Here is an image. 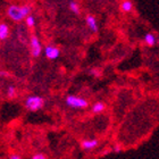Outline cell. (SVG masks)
<instances>
[{
	"instance_id": "obj_1",
	"label": "cell",
	"mask_w": 159,
	"mask_h": 159,
	"mask_svg": "<svg viewBox=\"0 0 159 159\" xmlns=\"http://www.w3.org/2000/svg\"><path fill=\"white\" fill-rule=\"evenodd\" d=\"M32 11V7L29 5L24 6H17V5H10L6 10L7 17L15 23H20L24 20Z\"/></svg>"
},
{
	"instance_id": "obj_2",
	"label": "cell",
	"mask_w": 159,
	"mask_h": 159,
	"mask_svg": "<svg viewBox=\"0 0 159 159\" xmlns=\"http://www.w3.org/2000/svg\"><path fill=\"white\" fill-rule=\"evenodd\" d=\"M46 106V99L38 94H31L27 96L26 99L24 100V107L25 109L32 113H37L39 110L43 109Z\"/></svg>"
},
{
	"instance_id": "obj_3",
	"label": "cell",
	"mask_w": 159,
	"mask_h": 159,
	"mask_svg": "<svg viewBox=\"0 0 159 159\" xmlns=\"http://www.w3.org/2000/svg\"><path fill=\"white\" fill-rule=\"evenodd\" d=\"M65 103L72 109H86L89 107V101L85 98L75 94H68L65 98Z\"/></svg>"
},
{
	"instance_id": "obj_4",
	"label": "cell",
	"mask_w": 159,
	"mask_h": 159,
	"mask_svg": "<svg viewBox=\"0 0 159 159\" xmlns=\"http://www.w3.org/2000/svg\"><path fill=\"white\" fill-rule=\"evenodd\" d=\"M30 49H31V53L34 58H38L40 57V55L42 53L43 47L42 43H41V40L39 39L38 35H32L30 39Z\"/></svg>"
},
{
	"instance_id": "obj_5",
	"label": "cell",
	"mask_w": 159,
	"mask_h": 159,
	"mask_svg": "<svg viewBox=\"0 0 159 159\" xmlns=\"http://www.w3.org/2000/svg\"><path fill=\"white\" fill-rule=\"evenodd\" d=\"M44 56L49 60L58 59L60 57V49L55 44H47L44 47Z\"/></svg>"
},
{
	"instance_id": "obj_6",
	"label": "cell",
	"mask_w": 159,
	"mask_h": 159,
	"mask_svg": "<svg viewBox=\"0 0 159 159\" xmlns=\"http://www.w3.org/2000/svg\"><path fill=\"white\" fill-rule=\"evenodd\" d=\"M85 23H86L88 29H89L91 32H93V33H97V32L99 31V24H98V20H97V18L93 16V15H86Z\"/></svg>"
},
{
	"instance_id": "obj_7",
	"label": "cell",
	"mask_w": 159,
	"mask_h": 159,
	"mask_svg": "<svg viewBox=\"0 0 159 159\" xmlns=\"http://www.w3.org/2000/svg\"><path fill=\"white\" fill-rule=\"evenodd\" d=\"M99 146V140L98 139H89V140H83L81 141V148L83 150H93Z\"/></svg>"
},
{
	"instance_id": "obj_8",
	"label": "cell",
	"mask_w": 159,
	"mask_h": 159,
	"mask_svg": "<svg viewBox=\"0 0 159 159\" xmlns=\"http://www.w3.org/2000/svg\"><path fill=\"white\" fill-rule=\"evenodd\" d=\"M10 35V27L5 22L0 23V41H6Z\"/></svg>"
},
{
	"instance_id": "obj_9",
	"label": "cell",
	"mask_w": 159,
	"mask_h": 159,
	"mask_svg": "<svg viewBox=\"0 0 159 159\" xmlns=\"http://www.w3.org/2000/svg\"><path fill=\"white\" fill-rule=\"evenodd\" d=\"M106 110V103L102 102V101H97L91 106V111L96 115H99V114L103 113Z\"/></svg>"
},
{
	"instance_id": "obj_10",
	"label": "cell",
	"mask_w": 159,
	"mask_h": 159,
	"mask_svg": "<svg viewBox=\"0 0 159 159\" xmlns=\"http://www.w3.org/2000/svg\"><path fill=\"white\" fill-rule=\"evenodd\" d=\"M143 41L146 43V46L148 47H155L157 44V37L153 33H147L144 37H143Z\"/></svg>"
},
{
	"instance_id": "obj_11",
	"label": "cell",
	"mask_w": 159,
	"mask_h": 159,
	"mask_svg": "<svg viewBox=\"0 0 159 159\" xmlns=\"http://www.w3.org/2000/svg\"><path fill=\"white\" fill-rule=\"evenodd\" d=\"M134 8V5L131 0H123L120 3V10L123 13H131Z\"/></svg>"
},
{
	"instance_id": "obj_12",
	"label": "cell",
	"mask_w": 159,
	"mask_h": 159,
	"mask_svg": "<svg viewBox=\"0 0 159 159\" xmlns=\"http://www.w3.org/2000/svg\"><path fill=\"white\" fill-rule=\"evenodd\" d=\"M6 97L8 99H14L17 96V88L15 85H8L6 88Z\"/></svg>"
},
{
	"instance_id": "obj_13",
	"label": "cell",
	"mask_w": 159,
	"mask_h": 159,
	"mask_svg": "<svg viewBox=\"0 0 159 159\" xmlns=\"http://www.w3.org/2000/svg\"><path fill=\"white\" fill-rule=\"evenodd\" d=\"M24 20H25V24H26V26L29 27V29H33V27L35 26V24H37L35 17H34L33 15H31V14Z\"/></svg>"
},
{
	"instance_id": "obj_14",
	"label": "cell",
	"mask_w": 159,
	"mask_h": 159,
	"mask_svg": "<svg viewBox=\"0 0 159 159\" xmlns=\"http://www.w3.org/2000/svg\"><path fill=\"white\" fill-rule=\"evenodd\" d=\"M68 7H70V10L73 14H75V15H79V14H80V5L76 2V1H74V0L70 1V5H68Z\"/></svg>"
},
{
	"instance_id": "obj_15",
	"label": "cell",
	"mask_w": 159,
	"mask_h": 159,
	"mask_svg": "<svg viewBox=\"0 0 159 159\" xmlns=\"http://www.w3.org/2000/svg\"><path fill=\"white\" fill-rule=\"evenodd\" d=\"M31 159H48V158H47V156L44 155V153L38 152V153H35V155H33V156L31 157Z\"/></svg>"
},
{
	"instance_id": "obj_16",
	"label": "cell",
	"mask_w": 159,
	"mask_h": 159,
	"mask_svg": "<svg viewBox=\"0 0 159 159\" xmlns=\"http://www.w3.org/2000/svg\"><path fill=\"white\" fill-rule=\"evenodd\" d=\"M120 151H122V148H120L118 144H115V146L113 147V152L118 153V152H120Z\"/></svg>"
},
{
	"instance_id": "obj_17",
	"label": "cell",
	"mask_w": 159,
	"mask_h": 159,
	"mask_svg": "<svg viewBox=\"0 0 159 159\" xmlns=\"http://www.w3.org/2000/svg\"><path fill=\"white\" fill-rule=\"evenodd\" d=\"M9 159H23V158H22L20 155H15V153H13V155H10L9 156Z\"/></svg>"
}]
</instances>
